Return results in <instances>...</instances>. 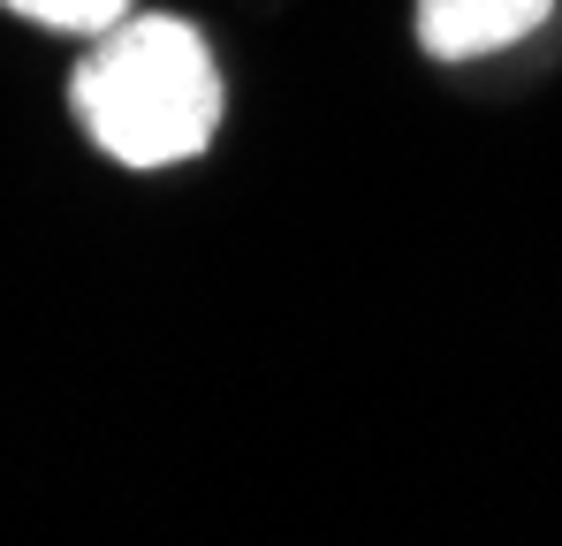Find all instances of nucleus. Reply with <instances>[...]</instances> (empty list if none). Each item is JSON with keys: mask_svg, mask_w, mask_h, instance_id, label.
<instances>
[{"mask_svg": "<svg viewBox=\"0 0 562 546\" xmlns=\"http://www.w3.org/2000/svg\"><path fill=\"white\" fill-rule=\"evenodd\" d=\"M15 23L31 31H54V38H99L106 23H122L137 0H0Z\"/></svg>", "mask_w": 562, "mask_h": 546, "instance_id": "7ed1b4c3", "label": "nucleus"}, {"mask_svg": "<svg viewBox=\"0 0 562 546\" xmlns=\"http://www.w3.org/2000/svg\"><path fill=\"white\" fill-rule=\"evenodd\" d=\"M562 0H418L411 8V38L434 69H464V61H494L525 38H540L555 23Z\"/></svg>", "mask_w": 562, "mask_h": 546, "instance_id": "f03ea898", "label": "nucleus"}, {"mask_svg": "<svg viewBox=\"0 0 562 546\" xmlns=\"http://www.w3.org/2000/svg\"><path fill=\"white\" fill-rule=\"evenodd\" d=\"M69 122L122 175L190 168L221 145L228 122L221 46L176 8H145V15L130 8L122 23L85 38L69 69Z\"/></svg>", "mask_w": 562, "mask_h": 546, "instance_id": "f257e3e1", "label": "nucleus"}]
</instances>
